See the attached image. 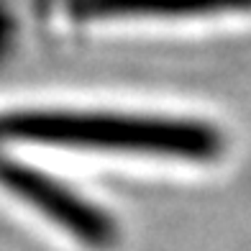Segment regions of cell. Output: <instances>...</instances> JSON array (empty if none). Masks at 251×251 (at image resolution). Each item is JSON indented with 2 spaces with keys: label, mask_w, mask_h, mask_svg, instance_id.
Instances as JSON below:
<instances>
[{
  "label": "cell",
  "mask_w": 251,
  "mask_h": 251,
  "mask_svg": "<svg viewBox=\"0 0 251 251\" xmlns=\"http://www.w3.org/2000/svg\"><path fill=\"white\" fill-rule=\"evenodd\" d=\"M0 141L139 151L187 162H210L223 149L218 128L200 121L100 113H8L0 116Z\"/></svg>",
  "instance_id": "1"
},
{
  "label": "cell",
  "mask_w": 251,
  "mask_h": 251,
  "mask_svg": "<svg viewBox=\"0 0 251 251\" xmlns=\"http://www.w3.org/2000/svg\"><path fill=\"white\" fill-rule=\"evenodd\" d=\"M0 185L33 205L39 213L67 228L75 238L90 246H108L116 236V226L102 210L85 202L59 182L39 175L36 169L0 159Z\"/></svg>",
  "instance_id": "2"
},
{
  "label": "cell",
  "mask_w": 251,
  "mask_h": 251,
  "mask_svg": "<svg viewBox=\"0 0 251 251\" xmlns=\"http://www.w3.org/2000/svg\"><path fill=\"white\" fill-rule=\"evenodd\" d=\"M59 10L72 21L208 18L246 13L251 0H59Z\"/></svg>",
  "instance_id": "3"
}]
</instances>
